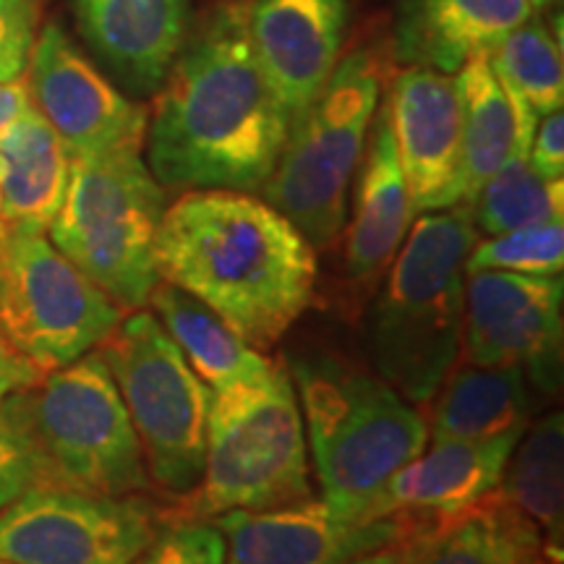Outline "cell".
I'll return each instance as SVG.
<instances>
[{
  "label": "cell",
  "mask_w": 564,
  "mask_h": 564,
  "mask_svg": "<svg viewBox=\"0 0 564 564\" xmlns=\"http://www.w3.org/2000/svg\"><path fill=\"white\" fill-rule=\"evenodd\" d=\"M291 118L251 47L246 0L215 6L188 26L147 123V165L162 188L259 192Z\"/></svg>",
  "instance_id": "6da1fadb"
},
{
  "label": "cell",
  "mask_w": 564,
  "mask_h": 564,
  "mask_svg": "<svg viewBox=\"0 0 564 564\" xmlns=\"http://www.w3.org/2000/svg\"><path fill=\"white\" fill-rule=\"evenodd\" d=\"M160 280L171 282L257 350L270 348L312 306L319 259L308 238L270 202L246 192H183L165 207Z\"/></svg>",
  "instance_id": "7a4b0ae2"
},
{
  "label": "cell",
  "mask_w": 564,
  "mask_h": 564,
  "mask_svg": "<svg viewBox=\"0 0 564 564\" xmlns=\"http://www.w3.org/2000/svg\"><path fill=\"white\" fill-rule=\"evenodd\" d=\"M474 243L468 204L423 212L366 314L369 366L419 408L460 361L465 262Z\"/></svg>",
  "instance_id": "3957f363"
},
{
  "label": "cell",
  "mask_w": 564,
  "mask_h": 564,
  "mask_svg": "<svg viewBox=\"0 0 564 564\" xmlns=\"http://www.w3.org/2000/svg\"><path fill=\"white\" fill-rule=\"evenodd\" d=\"M285 366L299 394L322 499L364 518V507L387 478L429 447L426 413L371 366L329 350L299 352Z\"/></svg>",
  "instance_id": "277c9868"
},
{
  "label": "cell",
  "mask_w": 564,
  "mask_h": 564,
  "mask_svg": "<svg viewBox=\"0 0 564 564\" xmlns=\"http://www.w3.org/2000/svg\"><path fill=\"white\" fill-rule=\"evenodd\" d=\"M314 497L308 442L291 371L209 392L207 449L196 489L160 507L162 518L215 520L232 510H270Z\"/></svg>",
  "instance_id": "5b68a950"
},
{
  "label": "cell",
  "mask_w": 564,
  "mask_h": 564,
  "mask_svg": "<svg viewBox=\"0 0 564 564\" xmlns=\"http://www.w3.org/2000/svg\"><path fill=\"white\" fill-rule=\"evenodd\" d=\"M37 465V486L100 497L150 494L139 436L97 350L3 398Z\"/></svg>",
  "instance_id": "8992f818"
},
{
  "label": "cell",
  "mask_w": 564,
  "mask_h": 564,
  "mask_svg": "<svg viewBox=\"0 0 564 564\" xmlns=\"http://www.w3.org/2000/svg\"><path fill=\"white\" fill-rule=\"evenodd\" d=\"M390 63L373 47L340 58L314 102L288 131L264 202L291 220L314 249H333L348 220L350 186L387 82Z\"/></svg>",
  "instance_id": "52a82bcc"
},
{
  "label": "cell",
  "mask_w": 564,
  "mask_h": 564,
  "mask_svg": "<svg viewBox=\"0 0 564 564\" xmlns=\"http://www.w3.org/2000/svg\"><path fill=\"white\" fill-rule=\"evenodd\" d=\"M162 215L165 188L141 160V147L70 158L53 246L121 312H137L160 282L154 246Z\"/></svg>",
  "instance_id": "ba28073f"
},
{
  "label": "cell",
  "mask_w": 564,
  "mask_h": 564,
  "mask_svg": "<svg viewBox=\"0 0 564 564\" xmlns=\"http://www.w3.org/2000/svg\"><path fill=\"white\" fill-rule=\"evenodd\" d=\"M97 352L131 415L152 486L167 505L188 497L204 470L209 387L147 306L126 312Z\"/></svg>",
  "instance_id": "9c48e42d"
},
{
  "label": "cell",
  "mask_w": 564,
  "mask_h": 564,
  "mask_svg": "<svg viewBox=\"0 0 564 564\" xmlns=\"http://www.w3.org/2000/svg\"><path fill=\"white\" fill-rule=\"evenodd\" d=\"M123 314L42 232L0 236V333L42 373L100 348Z\"/></svg>",
  "instance_id": "30bf717a"
},
{
  "label": "cell",
  "mask_w": 564,
  "mask_h": 564,
  "mask_svg": "<svg viewBox=\"0 0 564 564\" xmlns=\"http://www.w3.org/2000/svg\"><path fill=\"white\" fill-rule=\"evenodd\" d=\"M162 525L144 494H100L30 486L0 510V562L133 564Z\"/></svg>",
  "instance_id": "8fae6325"
},
{
  "label": "cell",
  "mask_w": 564,
  "mask_h": 564,
  "mask_svg": "<svg viewBox=\"0 0 564 564\" xmlns=\"http://www.w3.org/2000/svg\"><path fill=\"white\" fill-rule=\"evenodd\" d=\"M564 282L514 272H465L460 358L476 366H520L533 392L562 387Z\"/></svg>",
  "instance_id": "7c38bea8"
},
{
  "label": "cell",
  "mask_w": 564,
  "mask_h": 564,
  "mask_svg": "<svg viewBox=\"0 0 564 564\" xmlns=\"http://www.w3.org/2000/svg\"><path fill=\"white\" fill-rule=\"evenodd\" d=\"M30 97L70 158L144 147L147 110L91 63L61 24L42 26L30 58Z\"/></svg>",
  "instance_id": "4fadbf2b"
},
{
  "label": "cell",
  "mask_w": 564,
  "mask_h": 564,
  "mask_svg": "<svg viewBox=\"0 0 564 564\" xmlns=\"http://www.w3.org/2000/svg\"><path fill=\"white\" fill-rule=\"evenodd\" d=\"M225 535L228 564H350L434 525L405 518L364 520L327 499L232 510L212 520Z\"/></svg>",
  "instance_id": "5bb4252c"
},
{
  "label": "cell",
  "mask_w": 564,
  "mask_h": 564,
  "mask_svg": "<svg viewBox=\"0 0 564 564\" xmlns=\"http://www.w3.org/2000/svg\"><path fill=\"white\" fill-rule=\"evenodd\" d=\"M384 105L413 209L440 212L463 204V118L453 76L408 66L394 74Z\"/></svg>",
  "instance_id": "9a60e30c"
},
{
  "label": "cell",
  "mask_w": 564,
  "mask_h": 564,
  "mask_svg": "<svg viewBox=\"0 0 564 564\" xmlns=\"http://www.w3.org/2000/svg\"><path fill=\"white\" fill-rule=\"evenodd\" d=\"M251 47L291 126L343 55L348 0H246Z\"/></svg>",
  "instance_id": "2e32d148"
},
{
  "label": "cell",
  "mask_w": 564,
  "mask_h": 564,
  "mask_svg": "<svg viewBox=\"0 0 564 564\" xmlns=\"http://www.w3.org/2000/svg\"><path fill=\"white\" fill-rule=\"evenodd\" d=\"M520 436L523 432L484 442L432 444L387 478L364 507V518H405L421 525H440L455 518L502 484Z\"/></svg>",
  "instance_id": "e0dca14e"
},
{
  "label": "cell",
  "mask_w": 564,
  "mask_h": 564,
  "mask_svg": "<svg viewBox=\"0 0 564 564\" xmlns=\"http://www.w3.org/2000/svg\"><path fill=\"white\" fill-rule=\"evenodd\" d=\"M350 196V215L343 228L345 278L358 293H371L398 257L415 215L387 105H379L371 121Z\"/></svg>",
  "instance_id": "ac0fdd59"
},
{
  "label": "cell",
  "mask_w": 564,
  "mask_h": 564,
  "mask_svg": "<svg viewBox=\"0 0 564 564\" xmlns=\"http://www.w3.org/2000/svg\"><path fill=\"white\" fill-rule=\"evenodd\" d=\"M76 24L123 91L152 97L188 26V0H74Z\"/></svg>",
  "instance_id": "d6986e66"
},
{
  "label": "cell",
  "mask_w": 564,
  "mask_h": 564,
  "mask_svg": "<svg viewBox=\"0 0 564 564\" xmlns=\"http://www.w3.org/2000/svg\"><path fill=\"white\" fill-rule=\"evenodd\" d=\"M531 17L528 0H398L394 55L408 66L455 74Z\"/></svg>",
  "instance_id": "ffe728a7"
},
{
  "label": "cell",
  "mask_w": 564,
  "mask_h": 564,
  "mask_svg": "<svg viewBox=\"0 0 564 564\" xmlns=\"http://www.w3.org/2000/svg\"><path fill=\"white\" fill-rule=\"evenodd\" d=\"M426 415L429 442H484L525 432L533 419V387L520 366H476L457 361Z\"/></svg>",
  "instance_id": "44dd1931"
},
{
  "label": "cell",
  "mask_w": 564,
  "mask_h": 564,
  "mask_svg": "<svg viewBox=\"0 0 564 564\" xmlns=\"http://www.w3.org/2000/svg\"><path fill=\"white\" fill-rule=\"evenodd\" d=\"M408 564H554L539 528L499 491L413 535Z\"/></svg>",
  "instance_id": "7402d4cb"
},
{
  "label": "cell",
  "mask_w": 564,
  "mask_h": 564,
  "mask_svg": "<svg viewBox=\"0 0 564 564\" xmlns=\"http://www.w3.org/2000/svg\"><path fill=\"white\" fill-rule=\"evenodd\" d=\"M70 175V152L37 108L0 141L3 225L13 232L45 236L58 215Z\"/></svg>",
  "instance_id": "603a6c76"
},
{
  "label": "cell",
  "mask_w": 564,
  "mask_h": 564,
  "mask_svg": "<svg viewBox=\"0 0 564 564\" xmlns=\"http://www.w3.org/2000/svg\"><path fill=\"white\" fill-rule=\"evenodd\" d=\"M147 306L209 392L238 382H253L272 369L270 358L246 343L230 324L171 282L160 280Z\"/></svg>",
  "instance_id": "cb8c5ba5"
},
{
  "label": "cell",
  "mask_w": 564,
  "mask_h": 564,
  "mask_svg": "<svg viewBox=\"0 0 564 564\" xmlns=\"http://www.w3.org/2000/svg\"><path fill=\"white\" fill-rule=\"evenodd\" d=\"M564 423L549 411L514 444L499 491L539 528L554 564L564 560Z\"/></svg>",
  "instance_id": "d4e9b609"
},
{
  "label": "cell",
  "mask_w": 564,
  "mask_h": 564,
  "mask_svg": "<svg viewBox=\"0 0 564 564\" xmlns=\"http://www.w3.org/2000/svg\"><path fill=\"white\" fill-rule=\"evenodd\" d=\"M455 87L463 118V204H470L478 188L518 154V121L510 95L494 74L489 53L470 55L457 70Z\"/></svg>",
  "instance_id": "484cf974"
},
{
  "label": "cell",
  "mask_w": 564,
  "mask_h": 564,
  "mask_svg": "<svg viewBox=\"0 0 564 564\" xmlns=\"http://www.w3.org/2000/svg\"><path fill=\"white\" fill-rule=\"evenodd\" d=\"M489 61L512 100L518 121V154L528 158L541 118L562 110V47L546 26L531 17L491 47Z\"/></svg>",
  "instance_id": "4316f807"
},
{
  "label": "cell",
  "mask_w": 564,
  "mask_h": 564,
  "mask_svg": "<svg viewBox=\"0 0 564 564\" xmlns=\"http://www.w3.org/2000/svg\"><path fill=\"white\" fill-rule=\"evenodd\" d=\"M476 230L499 236L528 225L556 223L564 215V183L546 181L528 158H510L468 204Z\"/></svg>",
  "instance_id": "83f0119b"
},
{
  "label": "cell",
  "mask_w": 564,
  "mask_h": 564,
  "mask_svg": "<svg viewBox=\"0 0 564 564\" xmlns=\"http://www.w3.org/2000/svg\"><path fill=\"white\" fill-rule=\"evenodd\" d=\"M514 272L556 278L564 270V225L541 223L476 241L465 262V272Z\"/></svg>",
  "instance_id": "f1b7e54d"
},
{
  "label": "cell",
  "mask_w": 564,
  "mask_h": 564,
  "mask_svg": "<svg viewBox=\"0 0 564 564\" xmlns=\"http://www.w3.org/2000/svg\"><path fill=\"white\" fill-rule=\"evenodd\" d=\"M133 564H228V546L212 520L162 518L154 541Z\"/></svg>",
  "instance_id": "f546056e"
},
{
  "label": "cell",
  "mask_w": 564,
  "mask_h": 564,
  "mask_svg": "<svg viewBox=\"0 0 564 564\" xmlns=\"http://www.w3.org/2000/svg\"><path fill=\"white\" fill-rule=\"evenodd\" d=\"M40 0H0V82H17L37 42Z\"/></svg>",
  "instance_id": "4dcf8cb0"
},
{
  "label": "cell",
  "mask_w": 564,
  "mask_h": 564,
  "mask_svg": "<svg viewBox=\"0 0 564 564\" xmlns=\"http://www.w3.org/2000/svg\"><path fill=\"white\" fill-rule=\"evenodd\" d=\"M30 486H37V465H34L30 444L24 442L0 400V510Z\"/></svg>",
  "instance_id": "1f68e13d"
},
{
  "label": "cell",
  "mask_w": 564,
  "mask_h": 564,
  "mask_svg": "<svg viewBox=\"0 0 564 564\" xmlns=\"http://www.w3.org/2000/svg\"><path fill=\"white\" fill-rule=\"evenodd\" d=\"M528 162L541 178L562 181L564 175V116L562 110L549 112L535 126Z\"/></svg>",
  "instance_id": "d6a6232c"
},
{
  "label": "cell",
  "mask_w": 564,
  "mask_h": 564,
  "mask_svg": "<svg viewBox=\"0 0 564 564\" xmlns=\"http://www.w3.org/2000/svg\"><path fill=\"white\" fill-rule=\"evenodd\" d=\"M40 377L42 371L37 366L26 361L17 348L6 340L3 333H0V400L34 384Z\"/></svg>",
  "instance_id": "836d02e7"
},
{
  "label": "cell",
  "mask_w": 564,
  "mask_h": 564,
  "mask_svg": "<svg viewBox=\"0 0 564 564\" xmlns=\"http://www.w3.org/2000/svg\"><path fill=\"white\" fill-rule=\"evenodd\" d=\"M34 108L30 87L24 82H0V141L13 131L21 118Z\"/></svg>",
  "instance_id": "e575fe53"
},
{
  "label": "cell",
  "mask_w": 564,
  "mask_h": 564,
  "mask_svg": "<svg viewBox=\"0 0 564 564\" xmlns=\"http://www.w3.org/2000/svg\"><path fill=\"white\" fill-rule=\"evenodd\" d=\"M426 531H429V528H426ZM419 533H413V535H419ZM413 535H408V539L398 541V544H390V546L379 549V552L366 554V556H361V560H356V562H350V564H408V552H411Z\"/></svg>",
  "instance_id": "d590c367"
},
{
  "label": "cell",
  "mask_w": 564,
  "mask_h": 564,
  "mask_svg": "<svg viewBox=\"0 0 564 564\" xmlns=\"http://www.w3.org/2000/svg\"><path fill=\"white\" fill-rule=\"evenodd\" d=\"M528 3H531L533 9H546V6H552L554 0H528Z\"/></svg>",
  "instance_id": "8d00e7d4"
},
{
  "label": "cell",
  "mask_w": 564,
  "mask_h": 564,
  "mask_svg": "<svg viewBox=\"0 0 564 564\" xmlns=\"http://www.w3.org/2000/svg\"><path fill=\"white\" fill-rule=\"evenodd\" d=\"M6 232V225H3V199H0V236Z\"/></svg>",
  "instance_id": "74e56055"
},
{
  "label": "cell",
  "mask_w": 564,
  "mask_h": 564,
  "mask_svg": "<svg viewBox=\"0 0 564 564\" xmlns=\"http://www.w3.org/2000/svg\"><path fill=\"white\" fill-rule=\"evenodd\" d=\"M0 564H9V562H0Z\"/></svg>",
  "instance_id": "f35d334b"
}]
</instances>
